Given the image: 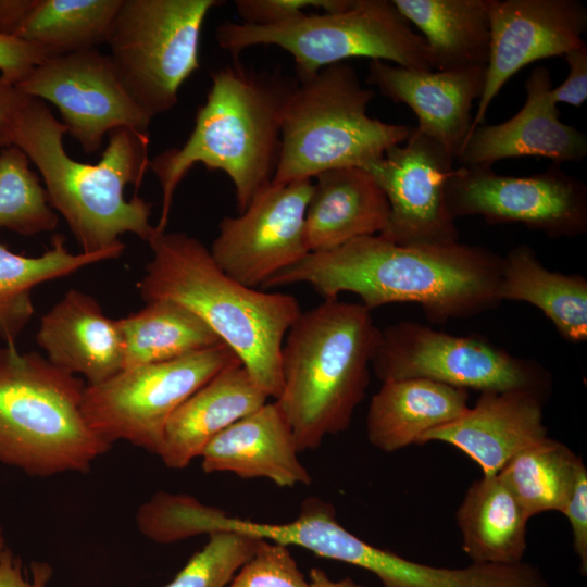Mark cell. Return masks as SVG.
Instances as JSON below:
<instances>
[{
  "label": "cell",
  "mask_w": 587,
  "mask_h": 587,
  "mask_svg": "<svg viewBox=\"0 0 587 587\" xmlns=\"http://www.w3.org/2000/svg\"><path fill=\"white\" fill-rule=\"evenodd\" d=\"M16 88L55 105L66 132L85 153L97 152L120 127L148 134L150 120L120 83L110 58L98 49L47 58Z\"/></svg>",
  "instance_id": "obj_13"
},
{
  "label": "cell",
  "mask_w": 587,
  "mask_h": 587,
  "mask_svg": "<svg viewBox=\"0 0 587 587\" xmlns=\"http://www.w3.org/2000/svg\"><path fill=\"white\" fill-rule=\"evenodd\" d=\"M291 428L276 402L265 403L214 437L202 451L205 473L266 478L279 487L310 485Z\"/></svg>",
  "instance_id": "obj_21"
},
{
  "label": "cell",
  "mask_w": 587,
  "mask_h": 587,
  "mask_svg": "<svg viewBox=\"0 0 587 587\" xmlns=\"http://www.w3.org/2000/svg\"><path fill=\"white\" fill-rule=\"evenodd\" d=\"M314 178L304 218L310 252L328 251L384 232L389 204L366 170L338 167Z\"/></svg>",
  "instance_id": "obj_23"
},
{
  "label": "cell",
  "mask_w": 587,
  "mask_h": 587,
  "mask_svg": "<svg viewBox=\"0 0 587 587\" xmlns=\"http://www.w3.org/2000/svg\"><path fill=\"white\" fill-rule=\"evenodd\" d=\"M379 335L371 310L338 299L301 312L292 323L282 347L283 388L275 402L299 452L349 427L370 384Z\"/></svg>",
  "instance_id": "obj_5"
},
{
  "label": "cell",
  "mask_w": 587,
  "mask_h": 587,
  "mask_svg": "<svg viewBox=\"0 0 587 587\" xmlns=\"http://www.w3.org/2000/svg\"><path fill=\"white\" fill-rule=\"evenodd\" d=\"M486 66L421 71L371 60L367 83L394 102L407 104L422 133L434 138L454 160L470 134L475 100H479Z\"/></svg>",
  "instance_id": "obj_18"
},
{
  "label": "cell",
  "mask_w": 587,
  "mask_h": 587,
  "mask_svg": "<svg viewBox=\"0 0 587 587\" xmlns=\"http://www.w3.org/2000/svg\"><path fill=\"white\" fill-rule=\"evenodd\" d=\"M469 391L425 378L383 382L366 417L370 442L384 452L417 444L427 432L460 417Z\"/></svg>",
  "instance_id": "obj_24"
},
{
  "label": "cell",
  "mask_w": 587,
  "mask_h": 587,
  "mask_svg": "<svg viewBox=\"0 0 587 587\" xmlns=\"http://www.w3.org/2000/svg\"><path fill=\"white\" fill-rule=\"evenodd\" d=\"M46 59L34 45L0 35V76L5 82L16 86Z\"/></svg>",
  "instance_id": "obj_37"
},
{
  "label": "cell",
  "mask_w": 587,
  "mask_h": 587,
  "mask_svg": "<svg viewBox=\"0 0 587 587\" xmlns=\"http://www.w3.org/2000/svg\"><path fill=\"white\" fill-rule=\"evenodd\" d=\"M52 571L49 564L35 562L32 578L22 570L21 560L10 549L0 552V587H47Z\"/></svg>",
  "instance_id": "obj_39"
},
{
  "label": "cell",
  "mask_w": 587,
  "mask_h": 587,
  "mask_svg": "<svg viewBox=\"0 0 587 587\" xmlns=\"http://www.w3.org/2000/svg\"><path fill=\"white\" fill-rule=\"evenodd\" d=\"M529 519L498 474L483 475L469 487L457 511L462 549L472 563H521Z\"/></svg>",
  "instance_id": "obj_25"
},
{
  "label": "cell",
  "mask_w": 587,
  "mask_h": 587,
  "mask_svg": "<svg viewBox=\"0 0 587 587\" xmlns=\"http://www.w3.org/2000/svg\"><path fill=\"white\" fill-rule=\"evenodd\" d=\"M27 97L0 76V150L13 146L12 125Z\"/></svg>",
  "instance_id": "obj_40"
},
{
  "label": "cell",
  "mask_w": 587,
  "mask_h": 587,
  "mask_svg": "<svg viewBox=\"0 0 587 587\" xmlns=\"http://www.w3.org/2000/svg\"><path fill=\"white\" fill-rule=\"evenodd\" d=\"M446 198L455 220L479 215L488 224H522L549 238L587 232V186L558 163L529 176L460 166L448 177Z\"/></svg>",
  "instance_id": "obj_12"
},
{
  "label": "cell",
  "mask_w": 587,
  "mask_h": 587,
  "mask_svg": "<svg viewBox=\"0 0 587 587\" xmlns=\"http://www.w3.org/2000/svg\"><path fill=\"white\" fill-rule=\"evenodd\" d=\"M570 72L565 80L552 88L554 102L580 107L587 100V46L573 49L563 55Z\"/></svg>",
  "instance_id": "obj_38"
},
{
  "label": "cell",
  "mask_w": 587,
  "mask_h": 587,
  "mask_svg": "<svg viewBox=\"0 0 587 587\" xmlns=\"http://www.w3.org/2000/svg\"><path fill=\"white\" fill-rule=\"evenodd\" d=\"M29 163L16 146L0 150V228L23 236L52 232L59 223Z\"/></svg>",
  "instance_id": "obj_32"
},
{
  "label": "cell",
  "mask_w": 587,
  "mask_h": 587,
  "mask_svg": "<svg viewBox=\"0 0 587 587\" xmlns=\"http://www.w3.org/2000/svg\"><path fill=\"white\" fill-rule=\"evenodd\" d=\"M310 587H366L349 577L333 580L322 569L313 567L309 575Z\"/></svg>",
  "instance_id": "obj_42"
},
{
  "label": "cell",
  "mask_w": 587,
  "mask_h": 587,
  "mask_svg": "<svg viewBox=\"0 0 587 587\" xmlns=\"http://www.w3.org/2000/svg\"><path fill=\"white\" fill-rule=\"evenodd\" d=\"M371 367L382 382L425 378L479 392L532 391L547 399L551 376L482 335H452L416 322L380 329Z\"/></svg>",
  "instance_id": "obj_10"
},
{
  "label": "cell",
  "mask_w": 587,
  "mask_h": 587,
  "mask_svg": "<svg viewBox=\"0 0 587 587\" xmlns=\"http://www.w3.org/2000/svg\"><path fill=\"white\" fill-rule=\"evenodd\" d=\"M39 347L54 366L100 384L123 370L124 351L117 320L107 316L90 295L68 290L42 317Z\"/></svg>",
  "instance_id": "obj_20"
},
{
  "label": "cell",
  "mask_w": 587,
  "mask_h": 587,
  "mask_svg": "<svg viewBox=\"0 0 587 587\" xmlns=\"http://www.w3.org/2000/svg\"><path fill=\"white\" fill-rule=\"evenodd\" d=\"M503 255L461 243L401 246L380 235L310 252L262 287L308 284L325 300L352 292L369 310L396 302L419 303L433 323L496 309Z\"/></svg>",
  "instance_id": "obj_1"
},
{
  "label": "cell",
  "mask_w": 587,
  "mask_h": 587,
  "mask_svg": "<svg viewBox=\"0 0 587 587\" xmlns=\"http://www.w3.org/2000/svg\"><path fill=\"white\" fill-rule=\"evenodd\" d=\"M65 126L42 100L27 97L12 125V145L38 170L50 207L66 221L82 252L124 251L120 236L149 241L151 203L125 187L140 186L149 168V134L127 127L111 130L95 164L72 159L63 147Z\"/></svg>",
  "instance_id": "obj_2"
},
{
  "label": "cell",
  "mask_w": 587,
  "mask_h": 587,
  "mask_svg": "<svg viewBox=\"0 0 587 587\" xmlns=\"http://www.w3.org/2000/svg\"><path fill=\"white\" fill-rule=\"evenodd\" d=\"M374 97L346 62L294 85L282 111L280 152L271 184L312 179L338 167L365 168L403 143L412 127L371 117Z\"/></svg>",
  "instance_id": "obj_7"
},
{
  "label": "cell",
  "mask_w": 587,
  "mask_h": 587,
  "mask_svg": "<svg viewBox=\"0 0 587 587\" xmlns=\"http://www.w3.org/2000/svg\"><path fill=\"white\" fill-rule=\"evenodd\" d=\"M499 298L533 304L565 340L587 339V279L580 274L548 270L527 245H519L503 255Z\"/></svg>",
  "instance_id": "obj_27"
},
{
  "label": "cell",
  "mask_w": 587,
  "mask_h": 587,
  "mask_svg": "<svg viewBox=\"0 0 587 587\" xmlns=\"http://www.w3.org/2000/svg\"><path fill=\"white\" fill-rule=\"evenodd\" d=\"M567 517L573 539V549L579 558L582 575L587 573V470L584 463L578 469L571 494L561 510Z\"/></svg>",
  "instance_id": "obj_36"
},
{
  "label": "cell",
  "mask_w": 587,
  "mask_h": 587,
  "mask_svg": "<svg viewBox=\"0 0 587 587\" xmlns=\"http://www.w3.org/2000/svg\"><path fill=\"white\" fill-rule=\"evenodd\" d=\"M215 39L235 61L245 49L257 45L282 48L292 57L299 82L352 58L433 70L424 38L389 0H353L341 11L305 12L271 26L224 21L216 28Z\"/></svg>",
  "instance_id": "obj_8"
},
{
  "label": "cell",
  "mask_w": 587,
  "mask_h": 587,
  "mask_svg": "<svg viewBox=\"0 0 587 587\" xmlns=\"http://www.w3.org/2000/svg\"><path fill=\"white\" fill-rule=\"evenodd\" d=\"M312 190L311 179L271 184L238 216L224 217L209 249L217 266L255 288L303 260L310 253L304 218Z\"/></svg>",
  "instance_id": "obj_14"
},
{
  "label": "cell",
  "mask_w": 587,
  "mask_h": 587,
  "mask_svg": "<svg viewBox=\"0 0 587 587\" xmlns=\"http://www.w3.org/2000/svg\"><path fill=\"white\" fill-rule=\"evenodd\" d=\"M424 38L433 70L486 66L490 28L487 0H391Z\"/></svg>",
  "instance_id": "obj_26"
},
{
  "label": "cell",
  "mask_w": 587,
  "mask_h": 587,
  "mask_svg": "<svg viewBox=\"0 0 587 587\" xmlns=\"http://www.w3.org/2000/svg\"><path fill=\"white\" fill-rule=\"evenodd\" d=\"M404 145L389 148L366 170L383 189L389 218L382 237L401 246L449 245L460 238L446 198L454 159L412 127Z\"/></svg>",
  "instance_id": "obj_15"
},
{
  "label": "cell",
  "mask_w": 587,
  "mask_h": 587,
  "mask_svg": "<svg viewBox=\"0 0 587 587\" xmlns=\"http://www.w3.org/2000/svg\"><path fill=\"white\" fill-rule=\"evenodd\" d=\"M545 400L526 390L480 392L474 407L427 432L420 445L449 444L476 462L483 475H497L516 453L548 437Z\"/></svg>",
  "instance_id": "obj_19"
},
{
  "label": "cell",
  "mask_w": 587,
  "mask_h": 587,
  "mask_svg": "<svg viewBox=\"0 0 587 587\" xmlns=\"http://www.w3.org/2000/svg\"><path fill=\"white\" fill-rule=\"evenodd\" d=\"M148 243L152 259L137 285L146 303L167 299L189 309L276 400L283 388L284 339L302 312L298 300L238 283L217 266L199 239L186 233L155 229Z\"/></svg>",
  "instance_id": "obj_3"
},
{
  "label": "cell",
  "mask_w": 587,
  "mask_h": 587,
  "mask_svg": "<svg viewBox=\"0 0 587 587\" xmlns=\"http://www.w3.org/2000/svg\"><path fill=\"white\" fill-rule=\"evenodd\" d=\"M86 385L36 352L0 348V463L39 477L89 471L112 445L84 416Z\"/></svg>",
  "instance_id": "obj_6"
},
{
  "label": "cell",
  "mask_w": 587,
  "mask_h": 587,
  "mask_svg": "<svg viewBox=\"0 0 587 587\" xmlns=\"http://www.w3.org/2000/svg\"><path fill=\"white\" fill-rule=\"evenodd\" d=\"M240 362L224 342L165 362L120 371L86 385L82 410L105 441L125 440L158 454L175 410L225 367Z\"/></svg>",
  "instance_id": "obj_11"
},
{
  "label": "cell",
  "mask_w": 587,
  "mask_h": 587,
  "mask_svg": "<svg viewBox=\"0 0 587 587\" xmlns=\"http://www.w3.org/2000/svg\"><path fill=\"white\" fill-rule=\"evenodd\" d=\"M123 251L71 253L62 235L55 234L42 254L27 257L0 242V338L15 345L34 314L33 289L97 262L116 259Z\"/></svg>",
  "instance_id": "obj_29"
},
{
  "label": "cell",
  "mask_w": 587,
  "mask_h": 587,
  "mask_svg": "<svg viewBox=\"0 0 587 587\" xmlns=\"http://www.w3.org/2000/svg\"><path fill=\"white\" fill-rule=\"evenodd\" d=\"M228 587H310V583L287 546L260 539Z\"/></svg>",
  "instance_id": "obj_34"
},
{
  "label": "cell",
  "mask_w": 587,
  "mask_h": 587,
  "mask_svg": "<svg viewBox=\"0 0 587 587\" xmlns=\"http://www.w3.org/2000/svg\"><path fill=\"white\" fill-rule=\"evenodd\" d=\"M353 0H236L234 5L240 23L271 26L288 21L308 9L337 12L349 8Z\"/></svg>",
  "instance_id": "obj_35"
},
{
  "label": "cell",
  "mask_w": 587,
  "mask_h": 587,
  "mask_svg": "<svg viewBox=\"0 0 587 587\" xmlns=\"http://www.w3.org/2000/svg\"><path fill=\"white\" fill-rule=\"evenodd\" d=\"M4 545H5V541H4V536H3V529L0 526V552L5 548Z\"/></svg>",
  "instance_id": "obj_43"
},
{
  "label": "cell",
  "mask_w": 587,
  "mask_h": 587,
  "mask_svg": "<svg viewBox=\"0 0 587 587\" xmlns=\"http://www.w3.org/2000/svg\"><path fill=\"white\" fill-rule=\"evenodd\" d=\"M526 101L505 122L479 125L457 159L466 167L490 166L503 159L542 157L551 163L579 162L587 154V136L560 120L551 96L552 79L545 66H536L525 82Z\"/></svg>",
  "instance_id": "obj_17"
},
{
  "label": "cell",
  "mask_w": 587,
  "mask_h": 587,
  "mask_svg": "<svg viewBox=\"0 0 587 587\" xmlns=\"http://www.w3.org/2000/svg\"><path fill=\"white\" fill-rule=\"evenodd\" d=\"M123 370L174 360L223 342L193 312L167 299L117 320Z\"/></svg>",
  "instance_id": "obj_28"
},
{
  "label": "cell",
  "mask_w": 587,
  "mask_h": 587,
  "mask_svg": "<svg viewBox=\"0 0 587 587\" xmlns=\"http://www.w3.org/2000/svg\"><path fill=\"white\" fill-rule=\"evenodd\" d=\"M123 0H33L16 38L47 58L105 43Z\"/></svg>",
  "instance_id": "obj_30"
},
{
  "label": "cell",
  "mask_w": 587,
  "mask_h": 587,
  "mask_svg": "<svg viewBox=\"0 0 587 587\" xmlns=\"http://www.w3.org/2000/svg\"><path fill=\"white\" fill-rule=\"evenodd\" d=\"M33 0H0V35L15 37Z\"/></svg>",
  "instance_id": "obj_41"
},
{
  "label": "cell",
  "mask_w": 587,
  "mask_h": 587,
  "mask_svg": "<svg viewBox=\"0 0 587 587\" xmlns=\"http://www.w3.org/2000/svg\"><path fill=\"white\" fill-rule=\"evenodd\" d=\"M487 14L490 46L486 79L467 138L521 68L586 45L587 9L578 0H487Z\"/></svg>",
  "instance_id": "obj_16"
},
{
  "label": "cell",
  "mask_w": 587,
  "mask_h": 587,
  "mask_svg": "<svg viewBox=\"0 0 587 587\" xmlns=\"http://www.w3.org/2000/svg\"><path fill=\"white\" fill-rule=\"evenodd\" d=\"M211 78L207 100L199 107L185 143L150 160L149 167L162 189L159 232L165 230L174 192L195 164L229 177L239 213L275 175L282 111L294 85L250 71L238 61L213 72Z\"/></svg>",
  "instance_id": "obj_4"
},
{
  "label": "cell",
  "mask_w": 587,
  "mask_h": 587,
  "mask_svg": "<svg viewBox=\"0 0 587 587\" xmlns=\"http://www.w3.org/2000/svg\"><path fill=\"white\" fill-rule=\"evenodd\" d=\"M259 540L233 532L211 533L203 548L165 587H228L235 574L253 555Z\"/></svg>",
  "instance_id": "obj_33"
},
{
  "label": "cell",
  "mask_w": 587,
  "mask_h": 587,
  "mask_svg": "<svg viewBox=\"0 0 587 587\" xmlns=\"http://www.w3.org/2000/svg\"><path fill=\"white\" fill-rule=\"evenodd\" d=\"M267 398L241 362L225 367L170 416L157 455L170 469L186 467L222 430L263 407Z\"/></svg>",
  "instance_id": "obj_22"
},
{
  "label": "cell",
  "mask_w": 587,
  "mask_h": 587,
  "mask_svg": "<svg viewBox=\"0 0 587 587\" xmlns=\"http://www.w3.org/2000/svg\"><path fill=\"white\" fill-rule=\"evenodd\" d=\"M583 463L567 446L546 437L516 453L498 475L532 517L561 512Z\"/></svg>",
  "instance_id": "obj_31"
},
{
  "label": "cell",
  "mask_w": 587,
  "mask_h": 587,
  "mask_svg": "<svg viewBox=\"0 0 587 587\" xmlns=\"http://www.w3.org/2000/svg\"><path fill=\"white\" fill-rule=\"evenodd\" d=\"M217 0H123L107 45L114 72L150 118L172 110L199 66L200 35Z\"/></svg>",
  "instance_id": "obj_9"
}]
</instances>
